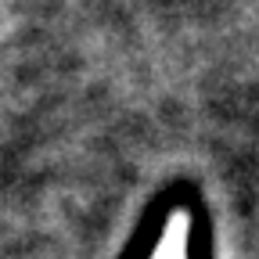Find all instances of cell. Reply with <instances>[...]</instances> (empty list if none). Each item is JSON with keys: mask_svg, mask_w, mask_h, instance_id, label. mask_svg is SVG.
<instances>
[{"mask_svg": "<svg viewBox=\"0 0 259 259\" xmlns=\"http://www.w3.org/2000/svg\"><path fill=\"white\" fill-rule=\"evenodd\" d=\"M184 220H177V223H169V231H166V238H162V245H158V252H155V259H184V241H187V234H184Z\"/></svg>", "mask_w": 259, "mask_h": 259, "instance_id": "cell-1", "label": "cell"}]
</instances>
